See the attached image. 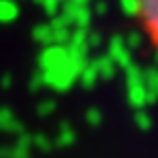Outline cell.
Wrapping results in <instances>:
<instances>
[{
    "label": "cell",
    "mask_w": 158,
    "mask_h": 158,
    "mask_svg": "<svg viewBox=\"0 0 158 158\" xmlns=\"http://www.w3.org/2000/svg\"><path fill=\"white\" fill-rule=\"evenodd\" d=\"M134 4L142 31L158 49V0H134Z\"/></svg>",
    "instance_id": "cell-1"
}]
</instances>
